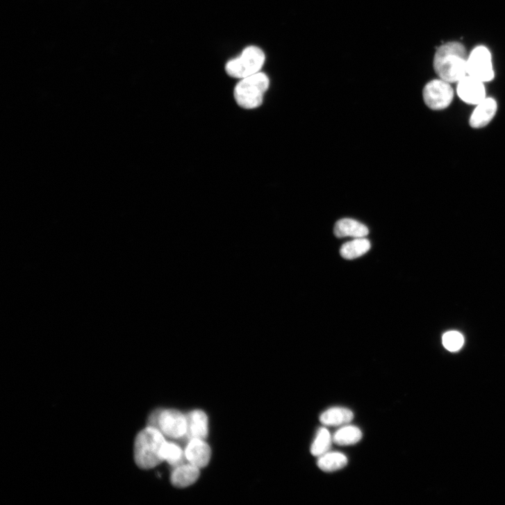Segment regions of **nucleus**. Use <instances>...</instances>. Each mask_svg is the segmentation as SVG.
Here are the masks:
<instances>
[{
    "instance_id": "1",
    "label": "nucleus",
    "mask_w": 505,
    "mask_h": 505,
    "mask_svg": "<svg viewBox=\"0 0 505 505\" xmlns=\"http://www.w3.org/2000/svg\"><path fill=\"white\" fill-rule=\"evenodd\" d=\"M468 55L465 46L458 42H450L437 50L433 67L439 78L449 83H458L467 76Z\"/></svg>"
},
{
    "instance_id": "2",
    "label": "nucleus",
    "mask_w": 505,
    "mask_h": 505,
    "mask_svg": "<svg viewBox=\"0 0 505 505\" xmlns=\"http://www.w3.org/2000/svg\"><path fill=\"white\" fill-rule=\"evenodd\" d=\"M158 429L149 426L137 436L134 444V459L143 470H151L164 462L163 452L167 443Z\"/></svg>"
},
{
    "instance_id": "3",
    "label": "nucleus",
    "mask_w": 505,
    "mask_h": 505,
    "mask_svg": "<svg viewBox=\"0 0 505 505\" xmlns=\"http://www.w3.org/2000/svg\"><path fill=\"white\" fill-rule=\"evenodd\" d=\"M269 87L270 79L262 72L243 78L235 88V101L240 107L246 110L258 108L263 104Z\"/></svg>"
},
{
    "instance_id": "4",
    "label": "nucleus",
    "mask_w": 505,
    "mask_h": 505,
    "mask_svg": "<svg viewBox=\"0 0 505 505\" xmlns=\"http://www.w3.org/2000/svg\"><path fill=\"white\" fill-rule=\"evenodd\" d=\"M265 61L263 51L258 47L250 46L238 57L227 63L226 71L229 76L242 80L260 73Z\"/></svg>"
},
{
    "instance_id": "5",
    "label": "nucleus",
    "mask_w": 505,
    "mask_h": 505,
    "mask_svg": "<svg viewBox=\"0 0 505 505\" xmlns=\"http://www.w3.org/2000/svg\"><path fill=\"white\" fill-rule=\"evenodd\" d=\"M149 424L160 430L165 437L181 439L186 435L188 420L186 415L179 411L157 410L150 416Z\"/></svg>"
},
{
    "instance_id": "6",
    "label": "nucleus",
    "mask_w": 505,
    "mask_h": 505,
    "mask_svg": "<svg viewBox=\"0 0 505 505\" xmlns=\"http://www.w3.org/2000/svg\"><path fill=\"white\" fill-rule=\"evenodd\" d=\"M467 74L483 83L493 80L495 72L492 56L487 47L479 46L472 51L467 58Z\"/></svg>"
},
{
    "instance_id": "7",
    "label": "nucleus",
    "mask_w": 505,
    "mask_h": 505,
    "mask_svg": "<svg viewBox=\"0 0 505 505\" xmlns=\"http://www.w3.org/2000/svg\"><path fill=\"white\" fill-rule=\"evenodd\" d=\"M422 97L428 108L434 110H442L452 103L454 91L451 83L440 78L426 84L422 91Z\"/></svg>"
},
{
    "instance_id": "8",
    "label": "nucleus",
    "mask_w": 505,
    "mask_h": 505,
    "mask_svg": "<svg viewBox=\"0 0 505 505\" xmlns=\"http://www.w3.org/2000/svg\"><path fill=\"white\" fill-rule=\"evenodd\" d=\"M457 94L470 105L477 106L486 98L484 83L469 76L458 83Z\"/></svg>"
},
{
    "instance_id": "9",
    "label": "nucleus",
    "mask_w": 505,
    "mask_h": 505,
    "mask_svg": "<svg viewBox=\"0 0 505 505\" xmlns=\"http://www.w3.org/2000/svg\"><path fill=\"white\" fill-rule=\"evenodd\" d=\"M188 427L185 438L205 440L208 434V422L206 414L201 410H194L186 415Z\"/></svg>"
},
{
    "instance_id": "10",
    "label": "nucleus",
    "mask_w": 505,
    "mask_h": 505,
    "mask_svg": "<svg viewBox=\"0 0 505 505\" xmlns=\"http://www.w3.org/2000/svg\"><path fill=\"white\" fill-rule=\"evenodd\" d=\"M185 455L188 463L199 468L205 467L209 463L211 451L205 440L193 439L189 441Z\"/></svg>"
},
{
    "instance_id": "11",
    "label": "nucleus",
    "mask_w": 505,
    "mask_h": 505,
    "mask_svg": "<svg viewBox=\"0 0 505 505\" xmlns=\"http://www.w3.org/2000/svg\"><path fill=\"white\" fill-rule=\"evenodd\" d=\"M497 105L492 98H486L477 105L470 119V124L474 129H481L487 126L494 118Z\"/></svg>"
},
{
    "instance_id": "12",
    "label": "nucleus",
    "mask_w": 505,
    "mask_h": 505,
    "mask_svg": "<svg viewBox=\"0 0 505 505\" xmlns=\"http://www.w3.org/2000/svg\"><path fill=\"white\" fill-rule=\"evenodd\" d=\"M369 233V229L365 224L351 219L340 220L334 227V234L338 238H365Z\"/></svg>"
},
{
    "instance_id": "13",
    "label": "nucleus",
    "mask_w": 505,
    "mask_h": 505,
    "mask_svg": "<svg viewBox=\"0 0 505 505\" xmlns=\"http://www.w3.org/2000/svg\"><path fill=\"white\" fill-rule=\"evenodd\" d=\"M199 469L190 463L175 467L171 475V481L178 488L190 486L199 479Z\"/></svg>"
},
{
    "instance_id": "14",
    "label": "nucleus",
    "mask_w": 505,
    "mask_h": 505,
    "mask_svg": "<svg viewBox=\"0 0 505 505\" xmlns=\"http://www.w3.org/2000/svg\"><path fill=\"white\" fill-rule=\"evenodd\" d=\"M353 417L354 414L349 409L334 407L324 412L320 416V421L326 426L336 427L349 423Z\"/></svg>"
},
{
    "instance_id": "15",
    "label": "nucleus",
    "mask_w": 505,
    "mask_h": 505,
    "mask_svg": "<svg viewBox=\"0 0 505 505\" xmlns=\"http://www.w3.org/2000/svg\"><path fill=\"white\" fill-rule=\"evenodd\" d=\"M371 249V242L365 238H354V240L344 244L340 251L342 258L353 260L364 256Z\"/></svg>"
},
{
    "instance_id": "16",
    "label": "nucleus",
    "mask_w": 505,
    "mask_h": 505,
    "mask_svg": "<svg viewBox=\"0 0 505 505\" xmlns=\"http://www.w3.org/2000/svg\"><path fill=\"white\" fill-rule=\"evenodd\" d=\"M363 438V433L355 426H345L337 430L333 437L335 444L340 446L353 445Z\"/></svg>"
},
{
    "instance_id": "17",
    "label": "nucleus",
    "mask_w": 505,
    "mask_h": 505,
    "mask_svg": "<svg viewBox=\"0 0 505 505\" xmlns=\"http://www.w3.org/2000/svg\"><path fill=\"white\" fill-rule=\"evenodd\" d=\"M347 464V457L339 452H327L320 456L318 467L327 472H335L345 467Z\"/></svg>"
},
{
    "instance_id": "18",
    "label": "nucleus",
    "mask_w": 505,
    "mask_h": 505,
    "mask_svg": "<svg viewBox=\"0 0 505 505\" xmlns=\"http://www.w3.org/2000/svg\"><path fill=\"white\" fill-rule=\"evenodd\" d=\"M332 442H333V438L329 430L325 427L320 428L311 447L312 454L320 457L326 454L331 447Z\"/></svg>"
},
{
    "instance_id": "19",
    "label": "nucleus",
    "mask_w": 505,
    "mask_h": 505,
    "mask_svg": "<svg viewBox=\"0 0 505 505\" xmlns=\"http://www.w3.org/2000/svg\"><path fill=\"white\" fill-rule=\"evenodd\" d=\"M164 461L169 465L177 467L183 464L185 458V452L177 445L167 442L163 452Z\"/></svg>"
},
{
    "instance_id": "20",
    "label": "nucleus",
    "mask_w": 505,
    "mask_h": 505,
    "mask_svg": "<svg viewBox=\"0 0 505 505\" xmlns=\"http://www.w3.org/2000/svg\"><path fill=\"white\" fill-rule=\"evenodd\" d=\"M464 344L463 335L458 331H449L443 336V345L448 350L456 351L459 350Z\"/></svg>"
}]
</instances>
